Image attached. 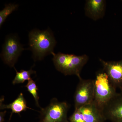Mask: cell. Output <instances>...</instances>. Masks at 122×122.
<instances>
[{
  "label": "cell",
  "instance_id": "cell-12",
  "mask_svg": "<svg viewBox=\"0 0 122 122\" xmlns=\"http://www.w3.org/2000/svg\"><path fill=\"white\" fill-rule=\"evenodd\" d=\"M14 68L16 72V76L12 81V84L14 85L23 83L25 81L30 80L32 79L30 77L31 75L36 73V71L33 70L32 69L28 71L21 70L20 72H18L14 67Z\"/></svg>",
  "mask_w": 122,
  "mask_h": 122
},
{
  "label": "cell",
  "instance_id": "cell-1",
  "mask_svg": "<svg viewBox=\"0 0 122 122\" xmlns=\"http://www.w3.org/2000/svg\"><path fill=\"white\" fill-rule=\"evenodd\" d=\"M29 49L35 61H41L54 52L56 41L50 29L44 30L33 29L29 33Z\"/></svg>",
  "mask_w": 122,
  "mask_h": 122
},
{
  "label": "cell",
  "instance_id": "cell-7",
  "mask_svg": "<svg viewBox=\"0 0 122 122\" xmlns=\"http://www.w3.org/2000/svg\"><path fill=\"white\" fill-rule=\"evenodd\" d=\"M99 61L111 82L116 89L118 88L122 92V59L117 61H106L99 59Z\"/></svg>",
  "mask_w": 122,
  "mask_h": 122
},
{
  "label": "cell",
  "instance_id": "cell-9",
  "mask_svg": "<svg viewBox=\"0 0 122 122\" xmlns=\"http://www.w3.org/2000/svg\"><path fill=\"white\" fill-rule=\"evenodd\" d=\"M106 5L105 0H87L85 5V15L93 20H97L105 16Z\"/></svg>",
  "mask_w": 122,
  "mask_h": 122
},
{
  "label": "cell",
  "instance_id": "cell-15",
  "mask_svg": "<svg viewBox=\"0 0 122 122\" xmlns=\"http://www.w3.org/2000/svg\"><path fill=\"white\" fill-rule=\"evenodd\" d=\"M70 122H86L82 112L79 109H75L74 113L69 118Z\"/></svg>",
  "mask_w": 122,
  "mask_h": 122
},
{
  "label": "cell",
  "instance_id": "cell-13",
  "mask_svg": "<svg viewBox=\"0 0 122 122\" xmlns=\"http://www.w3.org/2000/svg\"><path fill=\"white\" fill-rule=\"evenodd\" d=\"M18 5L17 4H10L5 5L4 8L0 11V26H2L6 18L14 11L17 9Z\"/></svg>",
  "mask_w": 122,
  "mask_h": 122
},
{
  "label": "cell",
  "instance_id": "cell-16",
  "mask_svg": "<svg viewBox=\"0 0 122 122\" xmlns=\"http://www.w3.org/2000/svg\"><path fill=\"white\" fill-rule=\"evenodd\" d=\"M7 111H6L1 112L0 113V122H4L5 121V116Z\"/></svg>",
  "mask_w": 122,
  "mask_h": 122
},
{
  "label": "cell",
  "instance_id": "cell-5",
  "mask_svg": "<svg viewBox=\"0 0 122 122\" xmlns=\"http://www.w3.org/2000/svg\"><path fill=\"white\" fill-rule=\"evenodd\" d=\"M25 49L21 44L17 35L11 34L6 37L2 46L1 57L5 64L14 67L18 57Z\"/></svg>",
  "mask_w": 122,
  "mask_h": 122
},
{
  "label": "cell",
  "instance_id": "cell-8",
  "mask_svg": "<svg viewBox=\"0 0 122 122\" xmlns=\"http://www.w3.org/2000/svg\"><path fill=\"white\" fill-rule=\"evenodd\" d=\"M102 111L106 120L122 122V92L117 93L103 107Z\"/></svg>",
  "mask_w": 122,
  "mask_h": 122
},
{
  "label": "cell",
  "instance_id": "cell-4",
  "mask_svg": "<svg viewBox=\"0 0 122 122\" xmlns=\"http://www.w3.org/2000/svg\"><path fill=\"white\" fill-rule=\"evenodd\" d=\"M69 109L67 102L53 98L48 106L41 109L38 122H70L67 118Z\"/></svg>",
  "mask_w": 122,
  "mask_h": 122
},
{
  "label": "cell",
  "instance_id": "cell-6",
  "mask_svg": "<svg viewBox=\"0 0 122 122\" xmlns=\"http://www.w3.org/2000/svg\"><path fill=\"white\" fill-rule=\"evenodd\" d=\"M74 94L75 109H79L94 102V81L81 78Z\"/></svg>",
  "mask_w": 122,
  "mask_h": 122
},
{
  "label": "cell",
  "instance_id": "cell-14",
  "mask_svg": "<svg viewBox=\"0 0 122 122\" xmlns=\"http://www.w3.org/2000/svg\"><path fill=\"white\" fill-rule=\"evenodd\" d=\"M25 87L27 88L28 91L32 95L34 98L35 99L36 102V105L37 106L39 107L41 109L40 106L38 102V100L39 99V97L38 96L37 91L38 90L37 86L35 83V82L33 81L32 79L28 81V82L26 84Z\"/></svg>",
  "mask_w": 122,
  "mask_h": 122
},
{
  "label": "cell",
  "instance_id": "cell-2",
  "mask_svg": "<svg viewBox=\"0 0 122 122\" xmlns=\"http://www.w3.org/2000/svg\"><path fill=\"white\" fill-rule=\"evenodd\" d=\"M53 61L55 68L65 75H75L80 79L82 68L87 63L89 57L86 54L77 56L73 54H66L54 52Z\"/></svg>",
  "mask_w": 122,
  "mask_h": 122
},
{
  "label": "cell",
  "instance_id": "cell-3",
  "mask_svg": "<svg viewBox=\"0 0 122 122\" xmlns=\"http://www.w3.org/2000/svg\"><path fill=\"white\" fill-rule=\"evenodd\" d=\"M94 81V102L102 110L103 107L117 93L116 88L111 82L107 75L103 71L97 73Z\"/></svg>",
  "mask_w": 122,
  "mask_h": 122
},
{
  "label": "cell",
  "instance_id": "cell-11",
  "mask_svg": "<svg viewBox=\"0 0 122 122\" xmlns=\"http://www.w3.org/2000/svg\"><path fill=\"white\" fill-rule=\"evenodd\" d=\"M4 100V97H2L0 99V110L5 109H10L12 110L9 119H11L12 116L14 113L18 114L20 115V113L23 111H26V109H32L27 107L26 100L24 98V95L22 93H20L17 98L12 102L9 105L3 104V102Z\"/></svg>",
  "mask_w": 122,
  "mask_h": 122
},
{
  "label": "cell",
  "instance_id": "cell-10",
  "mask_svg": "<svg viewBox=\"0 0 122 122\" xmlns=\"http://www.w3.org/2000/svg\"><path fill=\"white\" fill-rule=\"evenodd\" d=\"M79 109L86 122H105L106 120L102 109L94 102Z\"/></svg>",
  "mask_w": 122,
  "mask_h": 122
}]
</instances>
